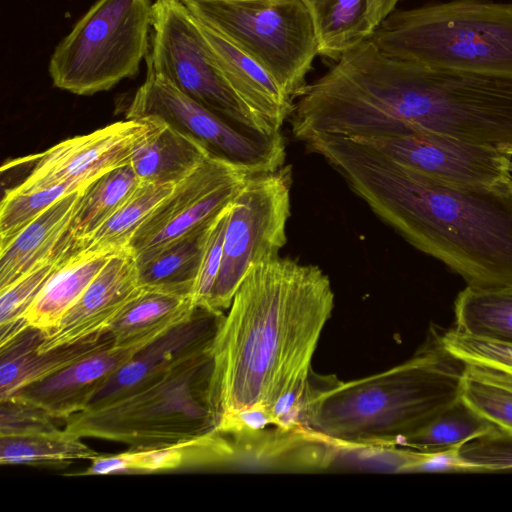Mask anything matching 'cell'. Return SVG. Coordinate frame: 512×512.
<instances>
[{
    "label": "cell",
    "instance_id": "1",
    "mask_svg": "<svg viewBox=\"0 0 512 512\" xmlns=\"http://www.w3.org/2000/svg\"><path fill=\"white\" fill-rule=\"evenodd\" d=\"M334 308L318 266L278 256L254 265L215 335L217 428L301 427L311 361Z\"/></svg>",
    "mask_w": 512,
    "mask_h": 512
},
{
    "label": "cell",
    "instance_id": "2",
    "mask_svg": "<svg viewBox=\"0 0 512 512\" xmlns=\"http://www.w3.org/2000/svg\"><path fill=\"white\" fill-rule=\"evenodd\" d=\"M305 144L378 217L467 286L512 287V177L491 186L457 185L347 137L320 134Z\"/></svg>",
    "mask_w": 512,
    "mask_h": 512
},
{
    "label": "cell",
    "instance_id": "3",
    "mask_svg": "<svg viewBox=\"0 0 512 512\" xmlns=\"http://www.w3.org/2000/svg\"><path fill=\"white\" fill-rule=\"evenodd\" d=\"M464 365L437 344L352 381L312 372L299 425L342 449L396 447L461 398Z\"/></svg>",
    "mask_w": 512,
    "mask_h": 512
},
{
    "label": "cell",
    "instance_id": "4",
    "mask_svg": "<svg viewBox=\"0 0 512 512\" xmlns=\"http://www.w3.org/2000/svg\"><path fill=\"white\" fill-rule=\"evenodd\" d=\"M370 39L426 68L512 79V2L453 0L392 12Z\"/></svg>",
    "mask_w": 512,
    "mask_h": 512
},
{
    "label": "cell",
    "instance_id": "5",
    "mask_svg": "<svg viewBox=\"0 0 512 512\" xmlns=\"http://www.w3.org/2000/svg\"><path fill=\"white\" fill-rule=\"evenodd\" d=\"M212 349L171 369L158 380L63 421L64 428L146 449L214 431L220 412L214 397Z\"/></svg>",
    "mask_w": 512,
    "mask_h": 512
},
{
    "label": "cell",
    "instance_id": "6",
    "mask_svg": "<svg viewBox=\"0 0 512 512\" xmlns=\"http://www.w3.org/2000/svg\"><path fill=\"white\" fill-rule=\"evenodd\" d=\"M152 20L151 0H97L52 53L53 85L90 96L134 77L150 50Z\"/></svg>",
    "mask_w": 512,
    "mask_h": 512
},
{
    "label": "cell",
    "instance_id": "7",
    "mask_svg": "<svg viewBox=\"0 0 512 512\" xmlns=\"http://www.w3.org/2000/svg\"><path fill=\"white\" fill-rule=\"evenodd\" d=\"M182 3L255 60L295 102L318 55L312 18L303 0Z\"/></svg>",
    "mask_w": 512,
    "mask_h": 512
},
{
    "label": "cell",
    "instance_id": "8",
    "mask_svg": "<svg viewBox=\"0 0 512 512\" xmlns=\"http://www.w3.org/2000/svg\"><path fill=\"white\" fill-rule=\"evenodd\" d=\"M291 186V166L283 165L249 176L238 192L227 218L221 266L208 310H228L250 268L279 256L287 241Z\"/></svg>",
    "mask_w": 512,
    "mask_h": 512
},
{
    "label": "cell",
    "instance_id": "9",
    "mask_svg": "<svg viewBox=\"0 0 512 512\" xmlns=\"http://www.w3.org/2000/svg\"><path fill=\"white\" fill-rule=\"evenodd\" d=\"M126 116L156 117L204 145L209 152L250 174L282 167L286 158L281 133L264 136L224 119L179 90L164 76L147 71Z\"/></svg>",
    "mask_w": 512,
    "mask_h": 512
},
{
    "label": "cell",
    "instance_id": "10",
    "mask_svg": "<svg viewBox=\"0 0 512 512\" xmlns=\"http://www.w3.org/2000/svg\"><path fill=\"white\" fill-rule=\"evenodd\" d=\"M146 58L147 71L164 76L190 98L236 126L259 133L217 68L196 18L182 2L153 3Z\"/></svg>",
    "mask_w": 512,
    "mask_h": 512
},
{
    "label": "cell",
    "instance_id": "11",
    "mask_svg": "<svg viewBox=\"0 0 512 512\" xmlns=\"http://www.w3.org/2000/svg\"><path fill=\"white\" fill-rule=\"evenodd\" d=\"M251 175L209 155L174 186L135 233L129 249L137 259L209 223L231 204Z\"/></svg>",
    "mask_w": 512,
    "mask_h": 512
},
{
    "label": "cell",
    "instance_id": "12",
    "mask_svg": "<svg viewBox=\"0 0 512 512\" xmlns=\"http://www.w3.org/2000/svg\"><path fill=\"white\" fill-rule=\"evenodd\" d=\"M160 123L156 117L131 118L91 133L66 139L26 159L33 164L14 192H26L63 183L89 184L103 173L128 164L135 147Z\"/></svg>",
    "mask_w": 512,
    "mask_h": 512
},
{
    "label": "cell",
    "instance_id": "13",
    "mask_svg": "<svg viewBox=\"0 0 512 512\" xmlns=\"http://www.w3.org/2000/svg\"><path fill=\"white\" fill-rule=\"evenodd\" d=\"M353 140L426 176L451 184L491 186L512 177V157L498 147L445 134L417 132Z\"/></svg>",
    "mask_w": 512,
    "mask_h": 512
},
{
    "label": "cell",
    "instance_id": "14",
    "mask_svg": "<svg viewBox=\"0 0 512 512\" xmlns=\"http://www.w3.org/2000/svg\"><path fill=\"white\" fill-rule=\"evenodd\" d=\"M224 315L197 307L187 320L139 350L111 374L85 409L101 406L140 389L179 364L211 350Z\"/></svg>",
    "mask_w": 512,
    "mask_h": 512
},
{
    "label": "cell",
    "instance_id": "15",
    "mask_svg": "<svg viewBox=\"0 0 512 512\" xmlns=\"http://www.w3.org/2000/svg\"><path fill=\"white\" fill-rule=\"evenodd\" d=\"M141 290L131 250L114 253L58 325L45 334L37 350L45 352L108 333Z\"/></svg>",
    "mask_w": 512,
    "mask_h": 512
},
{
    "label": "cell",
    "instance_id": "16",
    "mask_svg": "<svg viewBox=\"0 0 512 512\" xmlns=\"http://www.w3.org/2000/svg\"><path fill=\"white\" fill-rule=\"evenodd\" d=\"M194 17L217 68L258 132L265 136L281 133L282 125L293 112L294 100L248 54L208 23Z\"/></svg>",
    "mask_w": 512,
    "mask_h": 512
},
{
    "label": "cell",
    "instance_id": "17",
    "mask_svg": "<svg viewBox=\"0 0 512 512\" xmlns=\"http://www.w3.org/2000/svg\"><path fill=\"white\" fill-rule=\"evenodd\" d=\"M141 349L112 345L28 385L13 396L21 397L44 409L55 419L64 421L84 410L111 374Z\"/></svg>",
    "mask_w": 512,
    "mask_h": 512
},
{
    "label": "cell",
    "instance_id": "18",
    "mask_svg": "<svg viewBox=\"0 0 512 512\" xmlns=\"http://www.w3.org/2000/svg\"><path fill=\"white\" fill-rule=\"evenodd\" d=\"M44 336L42 330L28 326L0 346V401L113 345L110 334L106 333L40 352L37 347Z\"/></svg>",
    "mask_w": 512,
    "mask_h": 512
},
{
    "label": "cell",
    "instance_id": "19",
    "mask_svg": "<svg viewBox=\"0 0 512 512\" xmlns=\"http://www.w3.org/2000/svg\"><path fill=\"white\" fill-rule=\"evenodd\" d=\"M228 438L215 429L207 434L159 447L131 449L112 455H98L78 475L151 473L185 467L229 464Z\"/></svg>",
    "mask_w": 512,
    "mask_h": 512
},
{
    "label": "cell",
    "instance_id": "20",
    "mask_svg": "<svg viewBox=\"0 0 512 512\" xmlns=\"http://www.w3.org/2000/svg\"><path fill=\"white\" fill-rule=\"evenodd\" d=\"M81 190L56 201L8 244L0 247V290L9 286L57 249L68 233Z\"/></svg>",
    "mask_w": 512,
    "mask_h": 512
},
{
    "label": "cell",
    "instance_id": "21",
    "mask_svg": "<svg viewBox=\"0 0 512 512\" xmlns=\"http://www.w3.org/2000/svg\"><path fill=\"white\" fill-rule=\"evenodd\" d=\"M209 155L200 142L160 119L158 127L135 147L129 164L141 183L176 185Z\"/></svg>",
    "mask_w": 512,
    "mask_h": 512
},
{
    "label": "cell",
    "instance_id": "22",
    "mask_svg": "<svg viewBox=\"0 0 512 512\" xmlns=\"http://www.w3.org/2000/svg\"><path fill=\"white\" fill-rule=\"evenodd\" d=\"M196 308L189 296L142 288L108 333L114 346L144 348L187 320Z\"/></svg>",
    "mask_w": 512,
    "mask_h": 512
},
{
    "label": "cell",
    "instance_id": "23",
    "mask_svg": "<svg viewBox=\"0 0 512 512\" xmlns=\"http://www.w3.org/2000/svg\"><path fill=\"white\" fill-rule=\"evenodd\" d=\"M213 220L137 258L140 286L143 289L191 297Z\"/></svg>",
    "mask_w": 512,
    "mask_h": 512
},
{
    "label": "cell",
    "instance_id": "24",
    "mask_svg": "<svg viewBox=\"0 0 512 512\" xmlns=\"http://www.w3.org/2000/svg\"><path fill=\"white\" fill-rule=\"evenodd\" d=\"M116 252L78 250L74 253L54 273L28 309L24 317L28 325L45 334L53 330Z\"/></svg>",
    "mask_w": 512,
    "mask_h": 512
},
{
    "label": "cell",
    "instance_id": "25",
    "mask_svg": "<svg viewBox=\"0 0 512 512\" xmlns=\"http://www.w3.org/2000/svg\"><path fill=\"white\" fill-rule=\"evenodd\" d=\"M314 26L318 55L338 61L370 39L375 27L367 0H303Z\"/></svg>",
    "mask_w": 512,
    "mask_h": 512
},
{
    "label": "cell",
    "instance_id": "26",
    "mask_svg": "<svg viewBox=\"0 0 512 512\" xmlns=\"http://www.w3.org/2000/svg\"><path fill=\"white\" fill-rule=\"evenodd\" d=\"M82 437L63 428L23 435L0 436L2 465L65 467L99 455Z\"/></svg>",
    "mask_w": 512,
    "mask_h": 512
},
{
    "label": "cell",
    "instance_id": "27",
    "mask_svg": "<svg viewBox=\"0 0 512 512\" xmlns=\"http://www.w3.org/2000/svg\"><path fill=\"white\" fill-rule=\"evenodd\" d=\"M141 181L132 166L115 167L85 186L69 225V234L81 240L106 222L136 191Z\"/></svg>",
    "mask_w": 512,
    "mask_h": 512
},
{
    "label": "cell",
    "instance_id": "28",
    "mask_svg": "<svg viewBox=\"0 0 512 512\" xmlns=\"http://www.w3.org/2000/svg\"><path fill=\"white\" fill-rule=\"evenodd\" d=\"M78 250L68 231L49 257L0 290V346L30 326L24 319L28 309L54 273Z\"/></svg>",
    "mask_w": 512,
    "mask_h": 512
},
{
    "label": "cell",
    "instance_id": "29",
    "mask_svg": "<svg viewBox=\"0 0 512 512\" xmlns=\"http://www.w3.org/2000/svg\"><path fill=\"white\" fill-rule=\"evenodd\" d=\"M457 330L512 343V287L467 286L454 305Z\"/></svg>",
    "mask_w": 512,
    "mask_h": 512
},
{
    "label": "cell",
    "instance_id": "30",
    "mask_svg": "<svg viewBox=\"0 0 512 512\" xmlns=\"http://www.w3.org/2000/svg\"><path fill=\"white\" fill-rule=\"evenodd\" d=\"M173 184L141 183L130 198L99 228L76 240L84 251H121L129 244L157 206L171 193Z\"/></svg>",
    "mask_w": 512,
    "mask_h": 512
},
{
    "label": "cell",
    "instance_id": "31",
    "mask_svg": "<svg viewBox=\"0 0 512 512\" xmlns=\"http://www.w3.org/2000/svg\"><path fill=\"white\" fill-rule=\"evenodd\" d=\"M497 427L479 416L460 398L428 424L402 438L396 447L433 452L463 445Z\"/></svg>",
    "mask_w": 512,
    "mask_h": 512
},
{
    "label": "cell",
    "instance_id": "32",
    "mask_svg": "<svg viewBox=\"0 0 512 512\" xmlns=\"http://www.w3.org/2000/svg\"><path fill=\"white\" fill-rule=\"evenodd\" d=\"M436 344L464 366L512 375V343L475 336L453 328L438 335Z\"/></svg>",
    "mask_w": 512,
    "mask_h": 512
},
{
    "label": "cell",
    "instance_id": "33",
    "mask_svg": "<svg viewBox=\"0 0 512 512\" xmlns=\"http://www.w3.org/2000/svg\"><path fill=\"white\" fill-rule=\"evenodd\" d=\"M87 185L63 183L26 192L7 190L0 205V247L8 244L23 228L56 201Z\"/></svg>",
    "mask_w": 512,
    "mask_h": 512
},
{
    "label": "cell",
    "instance_id": "34",
    "mask_svg": "<svg viewBox=\"0 0 512 512\" xmlns=\"http://www.w3.org/2000/svg\"><path fill=\"white\" fill-rule=\"evenodd\" d=\"M461 399L492 425L512 433V388L480 378L464 366Z\"/></svg>",
    "mask_w": 512,
    "mask_h": 512
},
{
    "label": "cell",
    "instance_id": "35",
    "mask_svg": "<svg viewBox=\"0 0 512 512\" xmlns=\"http://www.w3.org/2000/svg\"><path fill=\"white\" fill-rule=\"evenodd\" d=\"M231 204L221 211L211 224L191 296L195 307L208 309L221 266L224 233Z\"/></svg>",
    "mask_w": 512,
    "mask_h": 512
},
{
    "label": "cell",
    "instance_id": "36",
    "mask_svg": "<svg viewBox=\"0 0 512 512\" xmlns=\"http://www.w3.org/2000/svg\"><path fill=\"white\" fill-rule=\"evenodd\" d=\"M460 452L479 472L512 470V433L496 428L463 444Z\"/></svg>",
    "mask_w": 512,
    "mask_h": 512
},
{
    "label": "cell",
    "instance_id": "37",
    "mask_svg": "<svg viewBox=\"0 0 512 512\" xmlns=\"http://www.w3.org/2000/svg\"><path fill=\"white\" fill-rule=\"evenodd\" d=\"M44 409L18 396L1 401L0 436L23 435L58 428Z\"/></svg>",
    "mask_w": 512,
    "mask_h": 512
},
{
    "label": "cell",
    "instance_id": "38",
    "mask_svg": "<svg viewBox=\"0 0 512 512\" xmlns=\"http://www.w3.org/2000/svg\"><path fill=\"white\" fill-rule=\"evenodd\" d=\"M461 447L458 445L433 452H420L412 472H479L475 465L461 455Z\"/></svg>",
    "mask_w": 512,
    "mask_h": 512
},
{
    "label": "cell",
    "instance_id": "39",
    "mask_svg": "<svg viewBox=\"0 0 512 512\" xmlns=\"http://www.w3.org/2000/svg\"><path fill=\"white\" fill-rule=\"evenodd\" d=\"M370 19L375 28L385 20L401 0H367Z\"/></svg>",
    "mask_w": 512,
    "mask_h": 512
},
{
    "label": "cell",
    "instance_id": "40",
    "mask_svg": "<svg viewBox=\"0 0 512 512\" xmlns=\"http://www.w3.org/2000/svg\"><path fill=\"white\" fill-rule=\"evenodd\" d=\"M465 368L472 374L489 380L491 382L504 385L512 388V375L491 371L488 369H481L476 367L465 366Z\"/></svg>",
    "mask_w": 512,
    "mask_h": 512
},
{
    "label": "cell",
    "instance_id": "41",
    "mask_svg": "<svg viewBox=\"0 0 512 512\" xmlns=\"http://www.w3.org/2000/svg\"><path fill=\"white\" fill-rule=\"evenodd\" d=\"M176 1H180V2H183V1H186V0H176Z\"/></svg>",
    "mask_w": 512,
    "mask_h": 512
}]
</instances>
